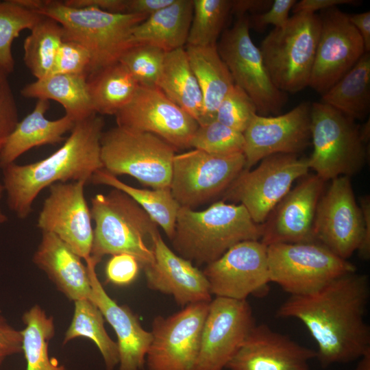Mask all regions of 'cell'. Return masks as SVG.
<instances>
[{
	"label": "cell",
	"mask_w": 370,
	"mask_h": 370,
	"mask_svg": "<svg viewBox=\"0 0 370 370\" xmlns=\"http://www.w3.org/2000/svg\"><path fill=\"white\" fill-rule=\"evenodd\" d=\"M273 0H231V14L237 16L252 14L267 11L271 5Z\"/></svg>",
	"instance_id": "816d5d0a"
},
{
	"label": "cell",
	"mask_w": 370,
	"mask_h": 370,
	"mask_svg": "<svg viewBox=\"0 0 370 370\" xmlns=\"http://www.w3.org/2000/svg\"><path fill=\"white\" fill-rule=\"evenodd\" d=\"M310 119L309 169L325 182L358 173L367 160V149L356 121L321 101L311 103Z\"/></svg>",
	"instance_id": "ba28073f"
},
{
	"label": "cell",
	"mask_w": 370,
	"mask_h": 370,
	"mask_svg": "<svg viewBox=\"0 0 370 370\" xmlns=\"http://www.w3.org/2000/svg\"><path fill=\"white\" fill-rule=\"evenodd\" d=\"M49 101L38 99L34 110L18 121L0 151V167L15 162L29 149L45 145H54L64 140V135L73 129L75 121L64 115L49 120L45 113Z\"/></svg>",
	"instance_id": "484cf974"
},
{
	"label": "cell",
	"mask_w": 370,
	"mask_h": 370,
	"mask_svg": "<svg viewBox=\"0 0 370 370\" xmlns=\"http://www.w3.org/2000/svg\"><path fill=\"white\" fill-rule=\"evenodd\" d=\"M190 147L214 155L243 153L244 138L243 133L214 119L199 125Z\"/></svg>",
	"instance_id": "f35d334b"
},
{
	"label": "cell",
	"mask_w": 370,
	"mask_h": 370,
	"mask_svg": "<svg viewBox=\"0 0 370 370\" xmlns=\"http://www.w3.org/2000/svg\"><path fill=\"white\" fill-rule=\"evenodd\" d=\"M320 31L318 14L296 13L262 40L264 65L280 90L296 93L309 86Z\"/></svg>",
	"instance_id": "8992f818"
},
{
	"label": "cell",
	"mask_w": 370,
	"mask_h": 370,
	"mask_svg": "<svg viewBox=\"0 0 370 370\" xmlns=\"http://www.w3.org/2000/svg\"><path fill=\"white\" fill-rule=\"evenodd\" d=\"M193 13V0H174L137 25L132 30V41L134 44L151 45L165 52L184 48Z\"/></svg>",
	"instance_id": "4316f807"
},
{
	"label": "cell",
	"mask_w": 370,
	"mask_h": 370,
	"mask_svg": "<svg viewBox=\"0 0 370 370\" xmlns=\"http://www.w3.org/2000/svg\"><path fill=\"white\" fill-rule=\"evenodd\" d=\"M177 150L159 136L116 125L103 132V169L127 175L153 189L170 188L173 160Z\"/></svg>",
	"instance_id": "52a82bcc"
},
{
	"label": "cell",
	"mask_w": 370,
	"mask_h": 370,
	"mask_svg": "<svg viewBox=\"0 0 370 370\" xmlns=\"http://www.w3.org/2000/svg\"><path fill=\"white\" fill-rule=\"evenodd\" d=\"M193 13L187 45H215L231 14V0H193Z\"/></svg>",
	"instance_id": "8d00e7d4"
},
{
	"label": "cell",
	"mask_w": 370,
	"mask_h": 370,
	"mask_svg": "<svg viewBox=\"0 0 370 370\" xmlns=\"http://www.w3.org/2000/svg\"><path fill=\"white\" fill-rule=\"evenodd\" d=\"M209 303L189 304L154 318L145 356L148 370H195Z\"/></svg>",
	"instance_id": "4fadbf2b"
},
{
	"label": "cell",
	"mask_w": 370,
	"mask_h": 370,
	"mask_svg": "<svg viewBox=\"0 0 370 370\" xmlns=\"http://www.w3.org/2000/svg\"><path fill=\"white\" fill-rule=\"evenodd\" d=\"M309 169L308 158L297 154L267 156L256 168L243 169L222 195V200L241 204L255 223L262 224L293 182Z\"/></svg>",
	"instance_id": "8fae6325"
},
{
	"label": "cell",
	"mask_w": 370,
	"mask_h": 370,
	"mask_svg": "<svg viewBox=\"0 0 370 370\" xmlns=\"http://www.w3.org/2000/svg\"><path fill=\"white\" fill-rule=\"evenodd\" d=\"M249 29L248 16H237L233 25L221 34L217 51L234 84L254 102L258 114L276 115L286 103L287 94L273 83Z\"/></svg>",
	"instance_id": "30bf717a"
},
{
	"label": "cell",
	"mask_w": 370,
	"mask_h": 370,
	"mask_svg": "<svg viewBox=\"0 0 370 370\" xmlns=\"http://www.w3.org/2000/svg\"><path fill=\"white\" fill-rule=\"evenodd\" d=\"M262 232L243 206L221 200L202 210L180 207L170 241L177 254L207 265L238 243L260 240Z\"/></svg>",
	"instance_id": "277c9868"
},
{
	"label": "cell",
	"mask_w": 370,
	"mask_h": 370,
	"mask_svg": "<svg viewBox=\"0 0 370 370\" xmlns=\"http://www.w3.org/2000/svg\"><path fill=\"white\" fill-rule=\"evenodd\" d=\"M25 324L21 331L22 349L27 363L26 370H69L59 365L49 354V343L55 334L52 316H48L38 305L24 312Z\"/></svg>",
	"instance_id": "836d02e7"
},
{
	"label": "cell",
	"mask_w": 370,
	"mask_h": 370,
	"mask_svg": "<svg viewBox=\"0 0 370 370\" xmlns=\"http://www.w3.org/2000/svg\"><path fill=\"white\" fill-rule=\"evenodd\" d=\"M297 1L295 0H275L265 12L248 16L249 29L262 32L269 25L280 27L288 21L289 12Z\"/></svg>",
	"instance_id": "f6af8a7d"
},
{
	"label": "cell",
	"mask_w": 370,
	"mask_h": 370,
	"mask_svg": "<svg viewBox=\"0 0 370 370\" xmlns=\"http://www.w3.org/2000/svg\"><path fill=\"white\" fill-rule=\"evenodd\" d=\"M321 31L309 86L321 95L365 53L363 40L348 14L333 7L319 14Z\"/></svg>",
	"instance_id": "2e32d148"
},
{
	"label": "cell",
	"mask_w": 370,
	"mask_h": 370,
	"mask_svg": "<svg viewBox=\"0 0 370 370\" xmlns=\"http://www.w3.org/2000/svg\"><path fill=\"white\" fill-rule=\"evenodd\" d=\"M18 123V109L8 75L0 69V151Z\"/></svg>",
	"instance_id": "7bdbcfd3"
},
{
	"label": "cell",
	"mask_w": 370,
	"mask_h": 370,
	"mask_svg": "<svg viewBox=\"0 0 370 370\" xmlns=\"http://www.w3.org/2000/svg\"><path fill=\"white\" fill-rule=\"evenodd\" d=\"M151 245L154 260L143 267L149 288L171 296L182 307L212 300L203 271L172 250L159 231L151 236Z\"/></svg>",
	"instance_id": "7402d4cb"
},
{
	"label": "cell",
	"mask_w": 370,
	"mask_h": 370,
	"mask_svg": "<svg viewBox=\"0 0 370 370\" xmlns=\"http://www.w3.org/2000/svg\"><path fill=\"white\" fill-rule=\"evenodd\" d=\"M23 336L0 315V367L9 356L23 352Z\"/></svg>",
	"instance_id": "bcb514c9"
},
{
	"label": "cell",
	"mask_w": 370,
	"mask_h": 370,
	"mask_svg": "<svg viewBox=\"0 0 370 370\" xmlns=\"http://www.w3.org/2000/svg\"><path fill=\"white\" fill-rule=\"evenodd\" d=\"M369 295L368 275L356 271L314 293L291 295L276 316L304 323L317 343L316 358L323 368L348 363L370 351V328L365 321Z\"/></svg>",
	"instance_id": "6da1fadb"
},
{
	"label": "cell",
	"mask_w": 370,
	"mask_h": 370,
	"mask_svg": "<svg viewBox=\"0 0 370 370\" xmlns=\"http://www.w3.org/2000/svg\"><path fill=\"white\" fill-rule=\"evenodd\" d=\"M267 261L270 282L291 295L314 293L356 271L354 264L317 241L269 245Z\"/></svg>",
	"instance_id": "9c48e42d"
},
{
	"label": "cell",
	"mask_w": 370,
	"mask_h": 370,
	"mask_svg": "<svg viewBox=\"0 0 370 370\" xmlns=\"http://www.w3.org/2000/svg\"><path fill=\"white\" fill-rule=\"evenodd\" d=\"M92 294L90 299L100 310L104 319L114 329L117 337L119 370H141L151 341V333L140 324L132 310L118 304L106 292L90 259L86 262Z\"/></svg>",
	"instance_id": "cb8c5ba5"
},
{
	"label": "cell",
	"mask_w": 370,
	"mask_h": 370,
	"mask_svg": "<svg viewBox=\"0 0 370 370\" xmlns=\"http://www.w3.org/2000/svg\"><path fill=\"white\" fill-rule=\"evenodd\" d=\"M87 182L51 185L37 220L41 232L56 235L85 262L90 258L93 241L92 220L84 196Z\"/></svg>",
	"instance_id": "d6986e66"
},
{
	"label": "cell",
	"mask_w": 370,
	"mask_h": 370,
	"mask_svg": "<svg viewBox=\"0 0 370 370\" xmlns=\"http://www.w3.org/2000/svg\"><path fill=\"white\" fill-rule=\"evenodd\" d=\"M118 126L156 135L177 150L190 148L197 121L158 88L139 86L116 114Z\"/></svg>",
	"instance_id": "9a60e30c"
},
{
	"label": "cell",
	"mask_w": 370,
	"mask_h": 370,
	"mask_svg": "<svg viewBox=\"0 0 370 370\" xmlns=\"http://www.w3.org/2000/svg\"><path fill=\"white\" fill-rule=\"evenodd\" d=\"M243 153L214 155L193 149L173 158L170 189L180 207L195 209L222 195L245 169Z\"/></svg>",
	"instance_id": "7c38bea8"
},
{
	"label": "cell",
	"mask_w": 370,
	"mask_h": 370,
	"mask_svg": "<svg viewBox=\"0 0 370 370\" xmlns=\"http://www.w3.org/2000/svg\"><path fill=\"white\" fill-rule=\"evenodd\" d=\"M64 32L54 19L42 16L23 43L25 64L36 79L51 73Z\"/></svg>",
	"instance_id": "d590c367"
},
{
	"label": "cell",
	"mask_w": 370,
	"mask_h": 370,
	"mask_svg": "<svg viewBox=\"0 0 370 370\" xmlns=\"http://www.w3.org/2000/svg\"><path fill=\"white\" fill-rule=\"evenodd\" d=\"M95 114L115 115L132 99L139 84L120 62L103 68L87 78Z\"/></svg>",
	"instance_id": "1f68e13d"
},
{
	"label": "cell",
	"mask_w": 370,
	"mask_h": 370,
	"mask_svg": "<svg viewBox=\"0 0 370 370\" xmlns=\"http://www.w3.org/2000/svg\"><path fill=\"white\" fill-rule=\"evenodd\" d=\"M356 370H370V351L360 358Z\"/></svg>",
	"instance_id": "11a10c76"
},
{
	"label": "cell",
	"mask_w": 370,
	"mask_h": 370,
	"mask_svg": "<svg viewBox=\"0 0 370 370\" xmlns=\"http://www.w3.org/2000/svg\"><path fill=\"white\" fill-rule=\"evenodd\" d=\"M316 351L267 324L255 325L227 363L228 370H310Z\"/></svg>",
	"instance_id": "603a6c76"
},
{
	"label": "cell",
	"mask_w": 370,
	"mask_h": 370,
	"mask_svg": "<svg viewBox=\"0 0 370 370\" xmlns=\"http://www.w3.org/2000/svg\"><path fill=\"white\" fill-rule=\"evenodd\" d=\"M140 263L133 256L119 254L112 256L106 266L108 282L118 286H126L137 278Z\"/></svg>",
	"instance_id": "ee69618b"
},
{
	"label": "cell",
	"mask_w": 370,
	"mask_h": 370,
	"mask_svg": "<svg viewBox=\"0 0 370 370\" xmlns=\"http://www.w3.org/2000/svg\"><path fill=\"white\" fill-rule=\"evenodd\" d=\"M256 114L257 108L253 100L243 89L234 84L221 102L215 119L243 133Z\"/></svg>",
	"instance_id": "60d3db41"
},
{
	"label": "cell",
	"mask_w": 370,
	"mask_h": 370,
	"mask_svg": "<svg viewBox=\"0 0 370 370\" xmlns=\"http://www.w3.org/2000/svg\"><path fill=\"white\" fill-rule=\"evenodd\" d=\"M361 3L357 0H301L296 2L292 10L293 14H315L317 11H323L340 5H358Z\"/></svg>",
	"instance_id": "c3c4849f"
},
{
	"label": "cell",
	"mask_w": 370,
	"mask_h": 370,
	"mask_svg": "<svg viewBox=\"0 0 370 370\" xmlns=\"http://www.w3.org/2000/svg\"><path fill=\"white\" fill-rule=\"evenodd\" d=\"M103 119L94 114L77 121L69 138L54 153L29 164H10L2 169L3 185L9 208L26 219L39 193L57 182H90L103 169L101 138Z\"/></svg>",
	"instance_id": "7a4b0ae2"
},
{
	"label": "cell",
	"mask_w": 370,
	"mask_h": 370,
	"mask_svg": "<svg viewBox=\"0 0 370 370\" xmlns=\"http://www.w3.org/2000/svg\"><path fill=\"white\" fill-rule=\"evenodd\" d=\"M16 1L40 15L54 19L62 27L64 40L75 41L89 51L92 58L89 75L119 62L124 53L135 45L132 39L133 29L147 18L138 14L74 8L64 1Z\"/></svg>",
	"instance_id": "3957f363"
},
{
	"label": "cell",
	"mask_w": 370,
	"mask_h": 370,
	"mask_svg": "<svg viewBox=\"0 0 370 370\" xmlns=\"http://www.w3.org/2000/svg\"><path fill=\"white\" fill-rule=\"evenodd\" d=\"M314 234L317 242L344 260L359 249L365 223L349 177L332 180L323 193L316 210Z\"/></svg>",
	"instance_id": "5bb4252c"
},
{
	"label": "cell",
	"mask_w": 370,
	"mask_h": 370,
	"mask_svg": "<svg viewBox=\"0 0 370 370\" xmlns=\"http://www.w3.org/2000/svg\"><path fill=\"white\" fill-rule=\"evenodd\" d=\"M87 76L50 74L26 84L21 90L27 98L53 100L65 110V115L75 122L95 114L88 87Z\"/></svg>",
	"instance_id": "f1b7e54d"
},
{
	"label": "cell",
	"mask_w": 370,
	"mask_h": 370,
	"mask_svg": "<svg viewBox=\"0 0 370 370\" xmlns=\"http://www.w3.org/2000/svg\"><path fill=\"white\" fill-rule=\"evenodd\" d=\"M256 325L247 300L215 297L209 303L195 370H223Z\"/></svg>",
	"instance_id": "ac0fdd59"
},
{
	"label": "cell",
	"mask_w": 370,
	"mask_h": 370,
	"mask_svg": "<svg viewBox=\"0 0 370 370\" xmlns=\"http://www.w3.org/2000/svg\"><path fill=\"white\" fill-rule=\"evenodd\" d=\"M5 194L4 186L2 183L0 182V201ZM8 221L6 214L2 211L0 208V224L4 223Z\"/></svg>",
	"instance_id": "9f6ffc18"
},
{
	"label": "cell",
	"mask_w": 370,
	"mask_h": 370,
	"mask_svg": "<svg viewBox=\"0 0 370 370\" xmlns=\"http://www.w3.org/2000/svg\"><path fill=\"white\" fill-rule=\"evenodd\" d=\"M74 8H94L110 13H127V0H65Z\"/></svg>",
	"instance_id": "7dc6e473"
},
{
	"label": "cell",
	"mask_w": 370,
	"mask_h": 370,
	"mask_svg": "<svg viewBox=\"0 0 370 370\" xmlns=\"http://www.w3.org/2000/svg\"><path fill=\"white\" fill-rule=\"evenodd\" d=\"M91 65V56L84 47L75 41L63 40L51 74L82 75L88 77Z\"/></svg>",
	"instance_id": "b9f144b4"
},
{
	"label": "cell",
	"mask_w": 370,
	"mask_h": 370,
	"mask_svg": "<svg viewBox=\"0 0 370 370\" xmlns=\"http://www.w3.org/2000/svg\"><path fill=\"white\" fill-rule=\"evenodd\" d=\"M156 87L200 123L203 96L184 48L166 52Z\"/></svg>",
	"instance_id": "f546056e"
},
{
	"label": "cell",
	"mask_w": 370,
	"mask_h": 370,
	"mask_svg": "<svg viewBox=\"0 0 370 370\" xmlns=\"http://www.w3.org/2000/svg\"><path fill=\"white\" fill-rule=\"evenodd\" d=\"M360 136L365 144L369 141L370 138V123L369 119L362 126L359 127Z\"/></svg>",
	"instance_id": "db71d44e"
},
{
	"label": "cell",
	"mask_w": 370,
	"mask_h": 370,
	"mask_svg": "<svg viewBox=\"0 0 370 370\" xmlns=\"http://www.w3.org/2000/svg\"><path fill=\"white\" fill-rule=\"evenodd\" d=\"M166 52L148 44H135L127 49L119 62L138 82L146 87H156Z\"/></svg>",
	"instance_id": "ab89813d"
},
{
	"label": "cell",
	"mask_w": 370,
	"mask_h": 370,
	"mask_svg": "<svg viewBox=\"0 0 370 370\" xmlns=\"http://www.w3.org/2000/svg\"><path fill=\"white\" fill-rule=\"evenodd\" d=\"M42 16L16 0L0 1V69L6 74L14 70L12 51L14 39L23 30H30Z\"/></svg>",
	"instance_id": "74e56055"
},
{
	"label": "cell",
	"mask_w": 370,
	"mask_h": 370,
	"mask_svg": "<svg viewBox=\"0 0 370 370\" xmlns=\"http://www.w3.org/2000/svg\"><path fill=\"white\" fill-rule=\"evenodd\" d=\"M325 182L316 174L303 177L262 224L260 241L267 246L316 241L314 222Z\"/></svg>",
	"instance_id": "44dd1931"
},
{
	"label": "cell",
	"mask_w": 370,
	"mask_h": 370,
	"mask_svg": "<svg viewBox=\"0 0 370 370\" xmlns=\"http://www.w3.org/2000/svg\"><path fill=\"white\" fill-rule=\"evenodd\" d=\"M174 0H127V12L147 17L171 4Z\"/></svg>",
	"instance_id": "681fc988"
},
{
	"label": "cell",
	"mask_w": 370,
	"mask_h": 370,
	"mask_svg": "<svg viewBox=\"0 0 370 370\" xmlns=\"http://www.w3.org/2000/svg\"><path fill=\"white\" fill-rule=\"evenodd\" d=\"M94 221L90 259L97 264L106 255L127 254L145 267L154 260L151 236L158 225L128 195L112 188L106 194H97L90 208Z\"/></svg>",
	"instance_id": "5b68a950"
},
{
	"label": "cell",
	"mask_w": 370,
	"mask_h": 370,
	"mask_svg": "<svg viewBox=\"0 0 370 370\" xmlns=\"http://www.w3.org/2000/svg\"><path fill=\"white\" fill-rule=\"evenodd\" d=\"M349 20L360 34L365 52H370V12L348 14Z\"/></svg>",
	"instance_id": "f5cc1de1"
},
{
	"label": "cell",
	"mask_w": 370,
	"mask_h": 370,
	"mask_svg": "<svg viewBox=\"0 0 370 370\" xmlns=\"http://www.w3.org/2000/svg\"><path fill=\"white\" fill-rule=\"evenodd\" d=\"M33 262L70 300L75 302L90 298L92 290L86 265L56 235L42 232Z\"/></svg>",
	"instance_id": "d4e9b609"
},
{
	"label": "cell",
	"mask_w": 370,
	"mask_h": 370,
	"mask_svg": "<svg viewBox=\"0 0 370 370\" xmlns=\"http://www.w3.org/2000/svg\"><path fill=\"white\" fill-rule=\"evenodd\" d=\"M203 272L215 297L247 300L251 295H263L271 282L267 246L260 240L238 243Z\"/></svg>",
	"instance_id": "e0dca14e"
},
{
	"label": "cell",
	"mask_w": 370,
	"mask_h": 370,
	"mask_svg": "<svg viewBox=\"0 0 370 370\" xmlns=\"http://www.w3.org/2000/svg\"><path fill=\"white\" fill-rule=\"evenodd\" d=\"M311 103L302 102L283 114H255L243 133L245 169L271 155L303 151L311 140Z\"/></svg>",
	"instance_id": "ffe728a7"
},
{
	"label": "cell",
	"mask_w": 370,
	"mask_h": 370,
	"mask_svg": "<svg viewBox=\"0 0 370 370\" xmlns=\"http://www.w3.org/2000/svg\"><path fill=\"white\" fill-rule=\"evenodd\" d=\"M320 101L354 121L367 118L370 111V53L365 52L321 95Z\"/></svg>",
	"instance_id": "4dcf8cb0"
},
{
	"label": "cell",
	"mask_w": 370,
	"mask_h": 370,
	"mask_svg": "<svg viewBox=\"0 0 370 370\" xmlns=\"http://www.w3.org/2000/svg\"><path fill=\"white\" fill-rule=\"evenodd\" d=\"M77 337H85L93 341L101 354L106 370H114L119 365L117 343L107 333L104 317L90 299L75 301L73 317L65 332L62 344L65 345Z\"/></svg>",
	"instance_id": "e575fe53"
},
{
	"label": "cell",
	"mask_w": 370,
	"mask_h": 370,
	"mask_svg": "<svg viewBox=\"0 0 370 370\" xmlns=\"http://www.w3.org/2000/svg\"><path fill=\"white\" fill-rule=\"evenodd\" d=\"M190 67L201 88L204 110L199 125L215 119L217 110L234 86L226 64L220 57L217 45L184 47Z\"/></svg>",
	"instance_id": "83f0119b"
},
{
	"label": "cell",
	"mask_w": 370,
	"mask_h": 370,
	"mask_svg": "<svg viewBox=\"0 0 370 370\" xmlns=\"http://www.w3.org/2000/svg\"><path fill=\"white\" fill-rule=\"evenodd\" d=\"M359 206L360 208L364 223L365 236L363 241L358 249L360 258L369 260L370 257V197L364 195L359 198Z\"/></svg>",
	"instance_id": "f907efd6"
},
{
	"label": "cell",
	"mask_w": 370,
	"mask_h": 370,
	"mask_svg": "<svg viewBox=\"0 0 370 370\" xmlns=\"http://www.w3.org/2000/svg\"><path fill=\"white\" fill-rule=\"evenodd\" d=\"M95 185H106L120 190L132 198L160 227L171 240L180 208L170 188L152 190L130 186L103 169L97 171L90 180Z\"/></svg>",
	"instance_id": "d6a6232c"
}]
</instances>
